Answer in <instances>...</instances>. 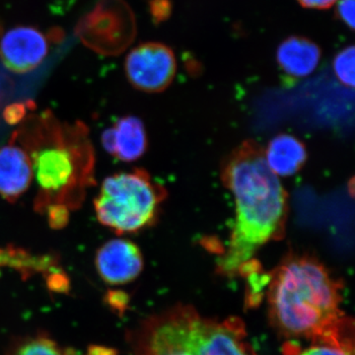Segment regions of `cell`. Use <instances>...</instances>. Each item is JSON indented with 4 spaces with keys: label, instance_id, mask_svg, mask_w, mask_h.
I'll return each instance as SVG.
<instances>
[{
    "label": "cell",
    "instance_id": "cell-1",
    "mask_svg": "<svg viewBox=\"0 0 355 355\" xmlns=\"http://www.w3.org/2000/svg\"><path fill=\"white\" fill-rule=\"evenodd\" d=\"M221 179L233 193L236 219L227 251L218 261L222 275H234L261 247L282 239L288 216V197L270 169L265 150L254 140L238 146L222 166Z\"/></svg>",
    "mask_w": 355,
    "mask_h": 355
},
{
    "label": "cell",
    "instance_id": "cell-2",
    "mask_svg": "<svg viewBox=\"0 0 355 355\" xmlns=\"http://www.w3.org/2000/svg\"><path fill=\"white\" fill-rule=\"evenodd\" d=\"M12 139L31 159L38 184L34 209L44 214L51 205L76 210L95 184V150L81 121L62 123L51 111L28 114Z\"/></svg>",
    "mask_w": 355,
    "mask_h": 355
},
{
    "label": "cell",
    "instance_id": "cell-3",
    "mask_svg": "<svg viewBox=\"0 0 355 355\" xmlns=\"http://www.w3.org/2000/svg\"><path fill=\"white\" fill-rule=\"evenodd\" d=\"M270 275V318L286 338H314L343 317L342 286L314 257L289 254Z\"/></svg>",
    "mask_w": 355,
    "mask_h": 355
},
{
    "label": "cell",
    "instance_id": "cell-4",
    "mask_svg": "<svg viewBox=\"0 0 355 355\" xmlns=\"http://www.w3.org/2000/svg\"><path fill=\"white\" fill-rule=\"evenodd\" d=\"M135 347L137 355H257L239 319L219 323L184 306L142 324Z\"/></svg>",
    "mask_w": 355,
    "mask_h": 355
},
{
    "label": "cell",
    "instance_id": "cell-5",
    "mask_svg": "<svg viewBox=\"0 0 355 355\" xmlns=\"http://www.w3.org/2000/svg\"><path fill=\"white\" fill-rule=\"evenodd\" d=\"M165 198V189L144 169L116 173L103 182L96 216L116 234L139 232L155 223Z\"/></svg>",
    "mask_w": 355,
    "mask_h": 355
},
{
    "label": "cell",
    "instance_id": "cell-6",
    "mask_svg": "<svg viewBox=\"0 0 355 355\" xmlns=\"http://www.w3.org/2000/svg\"><path fill=\"white\" fill-rule=\"evenodd\" d=\"M125 67L133 87L146 93H158L169 87L174 80L177 62L169 46L146 43L130 51Z\"/></svg>",
    "mask_w": 355,
    "mask_h": 355
},
{
    "label": "cell",
    "instance_id": "cell-7",
    "mask_svg": "<svg viewBox=\"0 0 355 355\" xmlns=\"http://www.w3.org/2000/svg\"><path fill=\"white\" fill-rule=\"evenodd\" d=\"M48 34L30 26H17L0 40V60L7 69L27 73L36 69L50 51Z\"/></svg>",
    "mask_w": 355,
    "mask_h": 355
},
{
    "label": "cell",
    "instance_id": "cell-8",
    "mask_svg": "<svg viewBox=\"0 0 355 355\" xmlns=\"http://www.w3.org/2000/svg\"><path fill=\"white\" fill-rule=\"evenodd\" d=\"M96 268L107 284H128L137 279L144 268L139 248L128 239L110 240L96 254Z\"/></svg>",
    "mask_w": 355,
    "mask_h": 355
},
{
    "label": "cell",
    "instance_id": "cell-9",
    "mask_svg": "<svg viewBox=\"0 0 355 355\" xmlns=\"http://www.w3.org/2000/svg\"><path fill=\"white\" fill-rule=\"evenodd\" d=\"M33 178L31 159L11 137L6 146L0 147V197L15 202L29 190Z\"/></svg>",
    "mask_w": 355,
    "mask_h": 355
},
{
    "label": "cell",
    "instance_id": "cell-10",
    "mask_svg": "<svg viewBox=\"0 0 355 355\" xmlns=\"http://www.w3.org/2000/svg\"><path fill=\"white\" fill-rule=\"evenodd\" d=\"M105 150L123 162L142 157L147 149L146 128L135 116H123L102 133Z\"/></svg>",
    "mask_w": 355,
    "mask_h": 355
},
{
    "label": "cell",
    "instance_id": "cell-11",
    "mask_svg": "<svg viewBox=\"0 0 355 355\" xmlns=\"http://www.w3.org/2000/svg\"><path fill=\"white\" fill-rule=\"evenodd\" d=\"M321 55V49L314 42L304 37L292 36L279 44L277 60L287 76L303 78L315 71Z\"/></svg>",
    "mask_w": 355,
    "mask_h": 355
},
{
    "label": "cell",
    "instance_id": "cell-12",
    "mask_svg": "<svg viewBox=\"0 0 355 355\" xmlns=\"http://www.w3.org/2000/svg\"><path fill=\"white\" fill-rule=\"evenodd\" d=\"M266 164L277 177L296 174L307 160L304 144L291 135H279L265 151Z\"/></svg>",
    "mask_w": 355,
    "mask_h": 355
},
{
    "label": "cell",
    "instance_id": "cell-13",
    "mask_svg": "<svg viewBox=\"0 0 355 355\" xmlns=\"http://www.w3.org/2000/svg\"><path fill=\"white\" fill-rule=\"evenodd\" d=\"M312 340L314 345L300 355H354V324L347 318L343 316Z\"/></svg>",
    "mask_w": 355,
    "mask_h": 355
},
{
    "label": "cell",
    "instance_id": "cell-14",
    "mask_svg": "<svg viewBox=\"0 0 355 355\" xmlns=\"http://www.w3.org/2000/svg\"><path fill=\"white\" fill-rule=\"evenodd\" d=\"M334 71L338 80L345 86H354V48L343 49L334 60Z\"/></svg>",
    "mask_w": 355,
    "mask_h": 355
},
{
    "label": "cell",
    "instance_id": "cell-15",
    "mask_svg": "<svg viewBox=\"0 0 355 355\" xmlns=\"http://www.w3.org/2000/svg\"><path fill=\"white\" fill-rule=\"evenodd\" d=\"M17 355H67L55 343L46 338H37L26 343Z\"/></svg>",
    "mask_w": 355,
    "mask_h": 355
},
{
    "label": "cell",
    "instance_id": "cell-16",
    "mask_svg": "<svg viewBox=\"0 0 355 355\" xmlns=\"http://www.w3.org/2000/svg\"><path fill=\"white\" fill-rule=\"evenodd\" d=\"M36 105L34 102H19L7 106L3 111V119L8 125H20L27 118L29 112H34Z\"/></svg>",
    "mask_w": 355,
    "mask_h": 355
},
{
    "label": "cell",
    "instance_id": "cell-17",
    "mask_svg": "<svg viewBox=\"0 0 355 355\" xmlns=\"http://www.w3.org/2000/svg\"><path fill=\"white\" fill-rule=\"evenodd\" d=\"M70 210L65 205H51L44 214L48 217L49 225L53 229H64L69 224Z\"/></svg>",
    "mask_w": 355,
    "mask_h": 355
},
{
    "label": "cell",
    "instance_id": "cell-18",
    "mask_svg": "<svg viewBox=\"0 0 355 355\" xmlns=\"http://www.w3.org/2000/svg\"><path fill=\"white\" fill-rule=\"evenodd\" d=\"M354 3L355 0H340L338 6V15L350 29H354Z\"/></svg>",
    "mask_w": 355,
    "mask_h": 355
},
{
    "label": "cell",
    "instance_id": "cell-19",
    "mask_svg": "<svg viewBox=\"0 0 355 355\" xmlns=\"http://www.w3.org/2000/svg\"><path fill=\"white\" fill-rule=\"evenodd\" d=\"M154 16L158 20L165 19L166 16L169 15L171 6L167 0H154L153 4Z\"/></svg>",
    "mask_w": 355,
    "mask_h": 355
},
{
    "label": "cell",
    "instance_id": "cell-20",
    "mask_svg": "<svg viewBox=\"0 0 355 355\" xmlns=\"http://www.w3.org/2000/svg\"><path fill=\"white\" fill-rule=\"evenodd\" d=\"M305 8L328 9L336 3V0H298Z\"/></svg>",
    "mask_w": 355,
    "mask_h": 355
},
{
    "label": "cell",
    "instance_id": "cell-21",
    "mask_svg": "<svg viewBox=\"0 0 355 355\" xmlns=\"http://www.w3.org/2000/svg\"><path fill=\"white\" fill-rule=\"evenodd\" d=\"M12 247L6 248V249H2V248H0V258L6 259V260H10V259L12 258Z\"/></svg>",
    "mask_w": 355,
    "mask_h": 355
},
{
    "label": "cell",
    "instance_id": "cell-22",
    "mask_svg": "<svg viewBox=\"0 0 355 355\" xmlns=\"http://www.w3.org/2000/svg\"><path fill=\"white\" fill-rule=\"evenodd\" d=\"M0 266H9L8 261H7L6 259L0 258Z\"/></svg>",
    "mask_w": 355,
    "mask_h": 355
}]
</instances>
